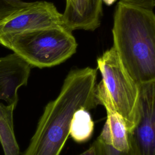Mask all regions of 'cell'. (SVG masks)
<instances>
[{
	"label": "cell",
	"mask_w": 155,
	"mask_h": 155,
	"mask_svg": "<svg viewBox=\"0 0 155 155\" xmlns=\"http://www.w3.org/2000/svg\"><path fill=\"white\" fill-rule=\"evenodd\" d=\"M97 69L71 70L58 96L45 107L30 143L22 155H60L70 136L74 113L98 105L95 97Z\"/></svg>",
	"instance_id": "obj_1"
},
{
	"label": "cell",
	"mask_w": 155,
	"mask_h": 155,
	"mask_svg": "<svg viewBox=\"0 0 155 155\" xmlns=\"http://www.w3.org/2000/svg\"><path fill=\"white\" fill-rule=\"evenodd\" d=\"M113 47L137 83L155 80V15L120 1L112 28Z\"/></svg>",
	"instance_id": "obj_2"
},
{
	"label": "cell",
	"mask_w": 155,
	"mask_h": 155,
	"mask_svg": "<svg viewBox=\"0 0 155 155\" xmlns=\"http://www.w3.org/2000/svg\"><path fill=\"white\" fill-rule=\"evenodd\" d=\"M0 44L31 67L39 68L63 63L76 53L78 47L72 31L64 25L2 36Z\"/></svg>",
	"instance_id": "obj_3"
},
{
	"label": "cell",
	"mask_w": 155,
	"mask_h": 155,
	"mask_svg": "<svg viewBox=\"0 0 155 155\" xmlns=\"http://www.w3.org/2000/svg\"><path fill=\"white\" fill-rule=\"evenodd\" d=\"M97 66L102 77L95 87L98 105L113 107L131 133L139 119V84L128 73L113 46L97 58Z\"/></svg>",
	"instance_id": "obj_4"
},
{
	"label": "cell",
	"mask_w": 155,
	"mask_h": 155,
	"mask_svg": "<svg viewBox=\"0 0 155 155\" xmlns=\"http://www.w3.org/2000/svg\"><path fill=\"white\" fill-rule=\"evenodd\" d=\"M63 25L62 13L50 2H30L0 22V36Z\"/></svg>",
	"instance_id": "obj_5"
},
{
	"label": "cell",
	"mask_w": 155,
	"mask_h": 155,
	"mask_svg": "<svg viewBox=\"0 0 155 155\" xmlns=\"http://www.w3.org/2000/svg\"><path fill=\"white\" fill-rule=\"evenodd\" d=\"M130 134L140 155H155V80L139 84V119Z\"/></svg>",
	"instance_id": "obj_6"
},
{
	"label": "cell",
	"mask_w": 155,
	"mask_h": 155,
	"mask_svg": "<svg viewBox=\"0 0 155 155\" xmlns=\"http://www.w3.org/2000/svg\"><path fill=\"white\" fill-rule=\"evenodd\" d=\"M31 67L15 53L0 58V100L17 105L18 89L27 85Z\"/></svg>",
	"instance_id": "obj_7"
},
{
	"label": "cell",
	"mask_w": 155,
	"mask_h": 155,
	"mask_svg": "<svg viewBox=\"0 0 155 155\" xmlns=\"http://www.w3.org/2000/svg\"><path fill=\"white\" fill-rule=\"evenodd\" d=\"M62 15L63 25L71 31H94L101 25L102 0H69Z\"/></svg>",
	"instance_id": "obj_8"
},
{
	"label": "cell",
	"mask_w": 155,
	"mask_h": 155,
	"mask_svg": "<svg viewBox=\"0 0 155 155\" xmlns=\"http://www.w3.org/2000/svg\"><path fill=\"white\" fill-rule=\"evenodd\" d=\"M107 119L97 137L106 145L119 151H127L129 149L128 132L122 117L112 107L105 108Z\"/></svg>",
	"instance_id": "obj_9"
},
{
	"label": "cell",
	"mask_w": 155,
	"mask_h": 155,
	"mask_svg": "<svg viewBox=\"0 0 155 155\" xmlns=\"http://www.w3.org/2000/svg\"><path fill=\"white\" fill-rule=\"evenodd\" d=\"M16 105L0 102V143L4 155H19V147L15 137L13 111Z\"/></svg>",
	"instance_id": "obj_10"
},
{
	"label": "cell",
	"mask_w": 155,
	"mask_h": 155,
	"mask_svg": "<svg viewBox=\"0 0 155 155\" xmlns=\"http://www.w3.org/2000/svg\"><path fill=\"white\" fill-rule=\"evenodd\" d=\"M93 130L94 122L88 110L84 108L78 110L70 123V136L76 142H84L90 139Z\"/></svg>",
	"instance_id": "obj_11"
},
{
	"label": "cell",
	"mask_w": 155,
	"mask_h": 155,
	"mask_svg": "<svg viewBox=\"0 0 155 155\" xmlns=\"http://www.w3.org/2000/svg\"><path fill=\"white\" fill-rule=\"evenodd\" d=\"M128 138L129 149L128 151L123 152L119 151L113 147L106 145L98 138L93 142L95 144L97 155H140L130 133H128Z\"/></svg>",
	"instance_id": "obj_12"
},
{
	"label": "cell",
	"mask_w": 155,
	"mask_h": 155,
	"mask_svg": "<svg viewBox=\"0 0 155 155\" xmlns=\"http://www.w3.org/2000/svg\"><path fill=\"white\" fill-rule=\"evenodd\" d=\"M30 2L21 0H0V22L17 11L27 7Z\"/></svg>",
	"instance_id": "obj_13"
},
{
	"label": "cell",
	"mask_w": 155,
	"mask_h": 155,
	"mask_svg": "<svg viewBox=\"0 0 155 155\" xmlns=\"http://www.w3.org/2000/svg\"><path fill=\"white\" fill-rule=\"evenodd\" d=\"M124 3L128 5L145 9L153 11L155 6V0H120Z\"/></svg>",
	"instance_id": "obj_14"
},
{
	"label": "cell",
	"mask_w": 155,
	"mask_h": 155,
	"mask_svg": "<svg viewBox=\"0 0 155 155\" xmlns=\"http://www.w3.org/2000/svg\"><path fill=\"white\" fill-rule=\"evenodd\" d=\"M78 155H97L94 143L93 142V143L90 145V147L87 150H86L84 152Z\"/></svg>",
	"instance_id": "obj_15"
},
{
	"label": "cell",
	"mask_w": 155,
	"mask_h": 155,
	"mask_svg": "<svg viewBox=\"0 0 155 155\" xmlns=\"http://www.w3.org/2000/svg\"><path fill=\"white\" fill-rule=\"evenodd\" d=\"M116 1V0H102V2H104L105 4L107 5L108 6L113 4Z\"/></svg>",
	"instance_id": "obj_16"
},
{
	"label": "cell",
	"mask_w": 155,
	"mask_h": 155,
	"mask_svg": "<svg viewBox=\"0 0 155 155\" xmlns=\"http://www.w3.org/2000/svg\"><path fill=\"white\" fill-rule=\"evenodd\" d=\"M69 1V0H65V1L67 2V1Z\"/></svg>",
	"instance_id": "obj_17"
}]
</instances>
